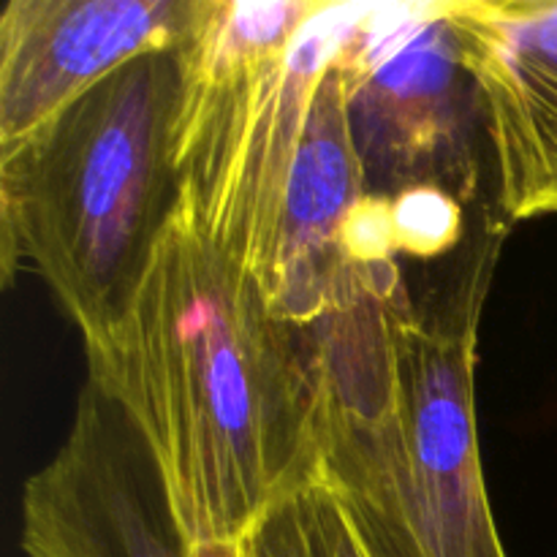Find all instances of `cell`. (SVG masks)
I'll use <instances>...</instances> for the list:
<instances>
[{"label":"cell","instance_id":"5b68a950","mask_svg":"<svg viewBox=\"0 0 557 557\" xmlns=\"http://www.w3.org/2000/svg\"><path fill=\"white\" fill-rule=\"evenodd\" d=\"M368 194L438 188L476 201V90L462 69L446 0L357 3L337 52Z\"/></svg>","mask_w":557,"mask_h":557},{"label":"cell","instance_id":"277c9868","mask_svg":"<svg viewBox=\"0 0 557 557\" xmlns=\"http://www.w3.org/2000/svg\"><path fill=\"white\" fill-rule=\"evenodd\" d=\"M354 3L205 0L180 49V212L267 286L310 103Z\"/></svg>","mask_w":557,"mask_h":557},{"label":"cell","instance_id":"ba28073f","mask_svg":"<svg viewBox=\"0 0 557 557\" xmlns=\"http://www.w3.org/2000/svg\"><path fill=\"white\" fill-rule=\"evenodd\" d=\"M364 196L368 177L354 145L346 74L335 54L310 103L288 180L275 264L264 286L277 319L302 332L319 324L348 264L343 234Z\"/></svg>","mask_w":557,"mask_h":557},{"label":"cell","instance_id":"30bf717a","mask_svg":"<svg viewBox=\"0 0 557 557\" xmlns=\"http://www.w3.org/2000/svg\"><path fill=\"white\" fill-rule=\"evenodd\" d=\"M389 201L397 253H408L417 261H438L466 243V205L446 190L417 188Z\"/></svg>","mask_w":557,"mask_h":557},{"label":"cell","instance_id":"52a82bcc","mask_svg":"<svg viewBox=\"0 0 557 557\" xmlns=\"http://www.w3.org/2000/svg\"><path fill=\"white\" fill-rule=\"evenodd\" d=\"M205 0H9L0 14V156L131 60L177 52Z\"/></svg>","mask_w":557,"mask_h":557},{"label":"cell","instance_id":"3957f363","mask_svg":"<svg viewBox=\"0 0 557 557\" xmlns=\"http://www.w3.org/2000/svg\"><path fill=\"white\" fill-rule=\"evenodd\" d=\"M180 101V49L141 54L0 156L3 286L41 275L85 343L125 313L177 215Z\"/></svg>","mask_w":557,"mask_h":557},{"label":"cell","instance_id":"9c48e42d","mask_svg":"<svg viewBox=\"0 0 557 557\" xmlns=\"http://www.w3.org/2000/svg\"><path fill=\"white\" fill-rule=\"evenodd\" d=\"M243 557H370L324 476L272 506L243 539Z\"/></svg>","mask_w":557,"mask_h":557},{"label":"cell","instance_id":"6da1fadb","mask_svg":"<svg viewBox=\"0 0 557 557\" xmlns=\"http://www.w3.org/2000/svg\"><path fill=\"white\" fill-rule=\"evenodd\" d=\"M90 381L145 444L188 549L243 542L321 476L310 332L180 212L125 313L85 343Z\"/></svg>","mask_w":557,"mask_h":557},{"label":"cell","instance_id":"8992f818","mask_svg":"<svg viewBox=\"0 0 557 557\" xmlns=\"http://www.w3.org/2000/svg\"><path fill=\"white\" fill-rule=\"evenodd\" d=\"M506 221L557 212V0H446Z\"/></svg>","mask_w":557,"mask_h":557},{"label":"cell","instance_id":"7a4b0ae2","mask_svg":"<svg viewBox=\"0 0 557 557\" xmlns=\"http://www.w3.org/2000/svg\"><path fill=\"white\" fill-rule=\"evenodd\" d=\"M504 234L484 215L417 297L397 256L348 261L308 330L321 476L370 557H509L476 428L479 321Z\"/></svg>","mask_w":557,"mask_h":557}]
</instances>
